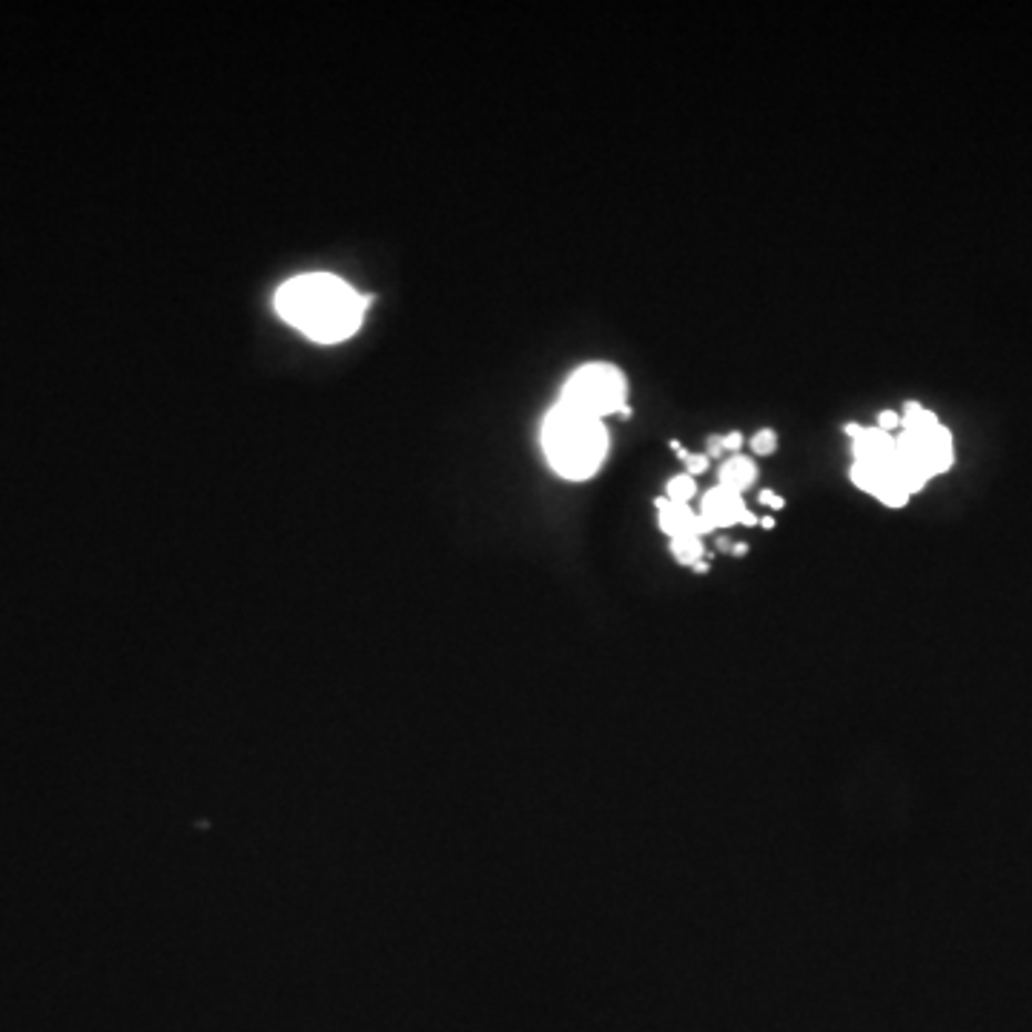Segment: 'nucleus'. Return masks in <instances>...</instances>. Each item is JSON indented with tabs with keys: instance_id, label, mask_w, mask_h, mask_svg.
I'll list each match as a JSON object with an SVG mask.
<instances>
[{
	"instance_id": "f257e3e1",
	"label": "nucleus",
	"mask_w": 1032,
	"mask_h": 1032,
	"mask_svg": "<svg viewBox=\"0 0 1032 1032\" xmlns=\"http://www.w3.org/2000/svg\"><path fill=\"white\" fill-rule=\"evenodd\" d=\"M368 298L327 273H307L278 287L276 313L307 339L336 345L350 339L365 321Z\"/></svg>"
},
{
	"instance_id": "f03ea898",
	"label": "nucleus",
	"mask_w": 1032,
	"mask_h": 1032,
	"mask_svg": "<svg viewBox=\"0 0 1032 1032\" xmlns=\"http://www.w3.org/2000/svg\"><path fill=\"white\" fill-rule=\"evenodd\" d=\"M542 448L560 477L580 482L600 471L609 453V430L594 416L556 402L542 425Z\"/></svg>"
},
{
	"instance_id": "7ed1b4c3",
	"label": "nucleus",
	"mask_w": 1032,
	"mask_h": 1032,
	"mask_svg": "<svg viewBox=\"0 0 1032 1032\" xmlns=\"http://www.w3.org/2000/svg\"><path fill=\"white\" fill-rule=\"evenodd\" d=\"M895 464L909 493H918L929 479L952 468V433L918 402H907L903 408L901 437L895 439Z\"/></svg>"
},
{
	"instance_id": "20e7f679",
	"label": "nucleus",
	"mask_w": 1032,
	"mask_h": 1032,
	"mask_svg": "<svg viewBox=\"0 0 1032 1032\" xmlns=\"http://www.w3.org/2000/svg\"><path fill=\"white\" fill-rule=\"evenodd\" d=\"M562 405L580 410L585 416L603 419L609 413H620L625 408V376L623 370L609 361L582 365L571 379L565 381L560 396Z\"/></svg>"
},
{
	"instance_id": "39448f33",
	"label": "nucleus",
	"mask_w": 1032,
	"mask_h": 1032,
	"mask_svg": "<svg viewBox=\"0 0 1032 1032\" xmlns=\"http://www.w3.org/2000/svg\"><path fill=\"white\" fill-rule=\"evenodd\" d=\"M746 502H743V493L728 491V488L717 486L703 497V508H701V520L706 522L712 531L717 528H732L740 525V517L746 513Z\"/></svg>"
},
{
	"instance_id": "423d86ee",
	"label": "nucleus",
	"mask_w": 1032,
	"mask_h": 1032,
	"mask_svg": "<svg viewBox=\"0 0 1032 1032\" xmlns=\"http://www.w3.org/2000/svg\"><path fill=\"white\" fill-rule=\"evenodd\" d=\"M657 513H660V531L665 537H672V540H680V537H706L712 534V528L701 520V513H694L688 505H677L668 497H660L657 502Z\"/></svg>"
},
{
	"instance_id": "0eeeda50",
	"label": "nucleus",
	"mask_w": 1032,
	"mask_h": 1032,
	"mask_svg": "<svg viewBox=\"0 0 1032 1032\" xmlns=\"http://www.w3.org/2000/svg\"><path fill=\"white\" fill-rule=\"evenodd\" d=\"M855 462L858 464H892L895 462V437L880 428H864L855 439Z\"/></svg>"
},
{
	"instance_id": "6e6552de",
	"label": "nucleus",
	"mask_w": 1032,
	"mask_h": 1032,
	"mask_svg": "<svg viewBox=\"0 0 1032 1032\" xmlns=\"http://www.w3.org/2000/svg\"><path fill=\"white\" fill-rule=\"evenodd\" d=\"M755 482H757V468L748 457L735 453V457H728L726 462L721 464V486L728 488V491L746 493L748 488L755 486Z\"/></svg>"
},
{
	"instance_id": "1a4fd4ad",
	"label": "nucleus",
	"mask_w": 1032,
	"mask_h": 1032,
	"mask_svg": "<svg viewBox=\"0 0 1032 1032\" xmlns=\"http://www.w3.org/2000/svg\"><path fill=\"white\" fill-rule=\"evenodd\" d=\"M672 554L680 565L692 569L694 562L706 556V542H703V537H680V540H672Z\"/></svg>"
},
{
	"instance_id": "9d476101",
	"label": "nucleus",
	"mask_w": 1032,
	"mask_h": 1032,
	"mask_svg": "<svg viewBox=\"0 0 1032 1032\" xmlns=\"http://www.w3.org/2000/svg\"><path fill=\"white\" fill-rule=\"evenodd\" d=\"M694 493H697V482H694V477H688V473L674 477L672 482H668V488H665V497L672 499V502H677V505H688L694 499Z\"/></svg>"
},
{
	"instance_id": "9b49d317",
	"label": "nucleus",
	"mask_w": 1032,
	"mask_h": 1032,
	"mask_svg": "<svg viewBox=\"0 0 1032 1032\" xmlns=\"http://www.w3.org/2000/svg\"><path fill=\"white\" fill-rule=\"evenodd\" d=\"M775 448H777V433L772 428L757 430L755 437H752V451H755L757 457H772Z\"/></svg>"
},
{
	"instance_id": "f8f14e48",
	"label": "nucleus",
	"mask_w": 1032,
	"mask_h": 1032,
	"mask_svg": "<svg viewBox=\"0 0 1032 1032\" xmlns=\"http://www.w3.org/2000/svg\"><path fill=\"white\" fill-rule=\"evenodd\" d=\"M875 428H880L883 433H895V430L901 428V413H895V410H880L878 425H875Z\"/></svg>"
},
{
	"instance_id": "ddd939ff",
	"label": "nucleus",
	"mask_w": 1032,
	"mask_h": 1032,
	"mask_svg": "<svg viewBox=\"0 0 1032 1032\" xmlns=\"http://www.w3.org/2000/svg\"><path fill=\"white\" fill-rule=\"evenodd\" d=\"M708 462H712V459H708L706 453H688V459H686L688 477H701V473H706Z\"/></svg>"
},
{
	"instance_id": "4468645a",
	"label": "nucleus",
	"mask_w": 1032,
	"mask_h": 1032,
	"mask_svg": "<svg viewBox=\"0 0 1032 1032\" xmlns=\"http://www.w3.org/2000/svg\"><path fill=\"white\" fill-rule=\"evenodd\" d=\"M757 502H760V505H769L772 511H784L786 508V499L777 497L775 491H760L757 493Z\"/></svg>"
},
{
	"instance_id": "2eb2a0df",
	"label": "nucleus",
	"mask_w": 1032,
	"mask_h": 1032,
	"mask_svg": "<svg viewBox=\"0 0 1032 1032\" xmlns=\"http://www.w3.org/2000/svg\"><path fill=\"white\" fill-rule=\"evenodd\" d=\"M723 448H726V451L735 457V453L743 448V433H737V430L726 433V437H723Z\"/></svg>"
},
{
	"instance_id": "dca6fc26",
	"label": "nucleus",
	"mask_w": 1032,
	"mask_h": 1032,
	"mask_svg": "<svg viewBox=\"0 0 1032 1032\" xmlns=\"http://www.w3.org/2000/svg\"><path fill=\"white\" fill-rule=\"evenodd\" d=\"M706 448H708V451H706L708 459H717V457H723V453H726V448H723V437H712L706 442Z\"/></svg>"
},
{
	"instance_id": "f3484780",
	"label": "nucleus",
	"mask_w": 1032,
	"mask_h": 1032,
	"mask_svg": "<svg viewBox=\"0 0 1032 1032\" xmlns=\"http://www.w3.org/2000/svg\"><path fill=\"white\" fill-rule=\"evenodd\" d=\"M860 430H864V428H860L858 422H846V425H844V433H846V437L858 439V437H860Z\"/></svg>"
},
{
	"instance_id": "a211bd4d",
	"label": "nucleus",
	"mask_w": 1032,
	"mask_h": 1032,
	"mask_svg": "<svg viewBox=\"0 0 1032 1032\" xmlns=\"http://www.w3.org/2000/svg\"><path fill=\"white\" fill-rule=\"evenodd\" d=\"M732 554H735V556H746V554H748V545H746V542H737V545H732Z\"/></svg>"
},
{
	"instance_id": "6ab92c4d",
	"label": "nucleus",
	"mask_w": 1032,
	"mask_h": 1032,
	"mask_svg": "<svg viewBox=\"0 0 1032 1032\" xmlns=\"http://www.w3.org/2000/svg\"><path fill=\"white\" fill-rule=\"evenodd\" d=\"M694 571H697V574H708V562L706 560H701V562H694L692 565Z\"/></svg>"
},
{
	"instance_id": "aec40b11",
	"label": "nucleus",
	"mask_w": 1032,
	"mask_h": 1032,
	"mask_svg": "<svg viewBox=\"0 0 1032 1032\" xmlns=\"http://www.w3.org/2000/svg\"><path fill=\"white\" fill-rule=\"evenodd\" d=\"M717 548H721V551H732V542H728V537H717Z\"/></svg>"
},
{
	"instance_id": "412c9836",
	"label": "nucleus",
	"mask_w": 1032,
	"mask_h": 1032,
	"mask_svg": "<svg viewBox=\"0 0 1032 1032\" xmlns=\"http://www.w3.org/2000/svg\"><path fill=\"white\" fill-rule=\"evenodd\" d=\"M760 528H766V531H772V528H775V517H763V520H760Z\"/></svg>"
},
{
	"instance_id": "4be33fe9",
	"label": "nucleus",
	"mask_w": 1032,
	"mask_h": 1032,
	"mask_svg": "<svg viewBox=\"0 0 1032 1032\" xmlns=\"http://www.w3.org/2000/svg\"><path fill=\"white\" fill-rule=\"evenodd\" d=\"M620 416H623V419H631V408H629V405H625V408L620 410Z\"/></svg>"
}]
</instances>
